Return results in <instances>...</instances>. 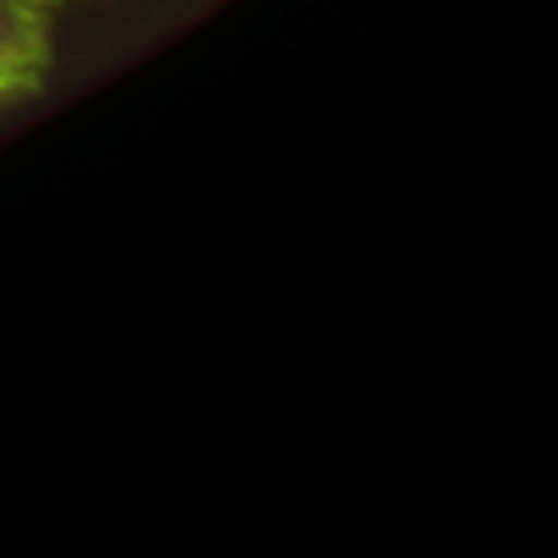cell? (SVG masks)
I'll list each match as a JSON object with an SVG mask.
<instances>
[{"mask_svg": "<svg viewBox=\"0 0 558 558\" xmlns=\"http://www.w3.org/2000/svg\"><path fill=\"white\" fill-rule=\"evenodd\" d=\"M56 56V0H0V99L34 94Z\"/></svg>", "mask_w": 558, "mask_h": 558, "instance_id": "6da1fadb", "label": "cell"}]
</instances>
